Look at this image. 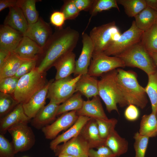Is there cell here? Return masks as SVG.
Returning a JSON list of instances; mask_svg holds the SVG:
<instances>
[{"label":"cell","instance_id":"obj_46","mask_svg":"<svg viewBox=\"0 0 157 157\" xmlns=\"http://www.w3.org/2000/svg\"><path fill=\"white\" fill-rule=\"evenodd\" d=\"M94 0H73L76 7L79 12L89 11Z\"/></svg>","mask_w":157,"mask_h":157},{"label":"cell","instance_id":"obj_47","mask_svg":"<svg viewBox=\"0 0 157 157\" xmlns=\"http://www.w3.org/2000/svg\"><path fill=\"white\" fill-rule=\"evenodd\" d=\"M17 0H0V11L5 8H10L17 5Z\"/></svg>","mask_w":157,"mask_h":157},{"label":"cell","instance_id":"obj_25","mask_svg":"<svg viewBox=\"0 0 157 157\" xmlns=\"http://www.w3.org/2000/svg\"><path fill=\"white\" fill-rule=\"evenodd\" d=\"M99 80L88 73L81 75L76 87V92H80L88 99L99 96Z\"/></svg>","mask_w":157,"mask_h":157},{"label":"cell","instance_id":"obj_43","mask_svg":"<svg viewBox=\"0 0 157 157\" xmlns=\"http://www.w3.org/2000/svg\"><path fill=\"white\" fill-rule=\"evenodd\" d=\"M88 157H117L106 146L104 145L97 148V150H89Z\"/></svg>","mask_w":157,"mask_h":157},{"label":"cell","instance_id":"obj_9","mask_svg":"<svg viewBox=\"0 0 157 157\" xmlns=\"http://www.w3.org/2000/svg\"><path fill=\"white\" fill-rule=\"evenodd\" d=\"M126 67L119 57L108 56L103 53H93L88 74L94 77L101 76L105 73Z\"/></svg>","mask_w":157,"mask_h":157},{"label":"cell","instance_id":"obj_33","mask_svg":"<svg viewBox=\"0 0 157 157\" xmlns=\"http://www.w3.org/2000/svg\"><path fill=\"white\" fill-rule=\"evenodd\" d=\"M148 82L144 88L151 104L152 112L157 111V70L148 75Z\"/></svg>","mask_w":157,"mask_h":157},{"label":"cell","instance_id":"obj_6","mask_svg":"<svg viewBox=\"0 0 157 157\" xmlns=\"http://www.w3.org/2000/svg\"><path fill=\"white\" fill-rule=\"evenodd\" d=\"M121 35L115 21L94 27L89 35L94 47L93 53H103L112 43L117 40Z\"/></svg>","mask_w":157,"mask_h":157},{"label":"cell","instance_id":"obj_32","mask_svg":"<svg viewBox=\"0 0 157 157\" xmlns=\"http://www.w3.org/2000/svg\"><path fill=\"white\" fill-rule=\"evenodd\" d=\"M117 4L122 6L129 17H134L147 6L145 0H116Z\"/></svg>","mask_w":157,"mask_h":157},{"label":"cell","instance_id":"obj_51","mask_svg":"<svg viewBox=\"0 0 157 157\" xmlns=\"http://www.w3.org/2000/svg\"><path fill=\"white\" fill-rule=\"evenodd\" d=\"M58 157H76L73 156L68 154H62L59 156Z\"/></svg>","mask_w":157,"mask_h":157},{"label":"cell","instance_id":"obj_44","mask_svg":"<svg viewBox=\"0 0 157 157\" xmlns=\"http://www.w3.org/2000/svg\"><path fill=\"white\" fill-rule=\"evenodd\" d=\"M50 19L51 24L58 28H63L66 20L64 15L60 11L53 12L51 15Z\"/></svg>","mask_w":157,"mask_h":157},{"label":"cell","instance_id":"obj_30","mask_svg":"<svg viewBox=\"0 0 157 157\" xmlns=\"http://www.w3.org/2000/svg\"><path fill=\"white\" fill-rule=\"evenodd\" d=\"M41 0H17V6L21 10L28 24L36 22L39 18L36 3Z\"/></svg>","mask_w":157,"mask_h":157},{"label":"cell","instance_id":"obj_24","mask_svg":"<svg viewBox=\"0 0 157 157\" xmlns=\"http://www.w3.org/2000/svg\"><path fill=\"white\" fill-rule=\"evenodd\" d=\"M3 24L21 32L24 35L29 24L21 10L16 5L9 8Z\"/></svg>","mask_w":157,"mask_h":157},{"label":"cell","instance_id":"obj_14","mask_svg":"<svg viewBox=\"0 0 157 157\" xmlns=\"http://www.w3.org/2000/svg\"><path fill=\"white\" fill-rule=\"evenodd\" d=\"M82 37V48L81 54L76 61L74 74L76 76L88 73L94 51L93 44L89 35L83 33Z\"/></svg>","mask_w":157,"mask_h":157},{"label":"cell","instance_id":"obj_16","mask_svg":"<svg viewBox=\"0 0 157 157\" xmlns=\"http://www.w3.org/2000/svg\"><path fill=\"white\" fill-rule=\"evenodd\" d=\"M24 36L22 33L8 26L1 25L0 48L13 52Z\"/></svg>","mask_w":157,"mask_h":157},{"label":"cell","instance_id":"obj_35","mask_svg":"<svg viewBox=\"0 0 157 157\" xmlns=\"http://www.w3.org/2000/svg\"><path fill=\"white\" fill-rule=\"evenodd\" d=\"M95 119L101 137L106 140L111 132L115 129L117 120L115 118Z\"/></svg>","mask_w":157,"mask_h":157},{"label":"cell","instance_id":"obj_11","mask_svg":"<svg viewBox=\"0 0 157 157\" xmlns=\"http://www.w3.org/2000/svg\"><path fill=\"white\" fill-rule=\"evenodd\" d=\"M90 148L86 142L79 134L61 145L53 151L56 156L70 154L76 157H88Z\"/></svg>","mask_w":157,"mask_h":157},{"label":"cell","instance_id":"obj_29","mask_svg":"<svg viewBox=\"0 0 157 157\" xmlns=\"http://www.w3.org/2000/svg\"><path fill=\"white\" fill-rule=\"evenodd\" d=\"M139 133L149 138L155 137L157 135V119L156 113L152 112L149 115L142 116Z\"/></svg>","mask_w":157,"mask_h":157},{"label":"cell","instance_id":"obj_7","mask_svg":"<svg viewBox=\"0 0 157 157\" xmlns=\"http://www.w3.org/2000/svg\"><path fill=\"white\" fill-rule=\"evenodd\" d=\"M81 75L53 80L49 87L47 98L58 104L63 103L76 92V83Z\"/></svg>","mask_w":157,"mask_h":157},{"label":"cell","instance_id":"obj_8","mask_svg":"<svg viewBox=\"0 0 157 157\" xmlns=\"http://www.w3.org/2000/svg\"><path fill=\"white\" fill-rule=\"evenodd\" d=\"M144 31L136 26L134 20L130 28L122 34L118 39L112 43L103 52L115 56L140 42Z\"/></svg>","mask_w":157,"mask_h":157},{"label":"cell","instance_id":"obj_27","mask_svg":"<svg viewBox=\"0 0 157 157\" xmlns=\"http://www.w3.org/2000/svg\"><path fill=\"white\" fill-rule=\"evenodd\" d=\"M134 17L137 27L144 31L157 23V12L147 6Z\"/></svg>","mask_w":157,"mask_h":157},{"label":"cell","instance_id":"obj_52","mask_svg":"<svg viewBox=\"0 0 157 157\" xmlns=\"http://www.w3.org/2000/svg\"><path fill=\"white\" fill-rule=\"evenodd\" d=\"M156 118H157V111L156 113Z\"/></svg>","mask_w":157,"mask_h":157},{"label":"cell","instance_id":"obj_48","mask_svg":"<svg viewBox=\"0 0 157 157\" xmlns=\"http://www.w3.org/2000/svg\"><path fill=\"white\" fill-rule=\"evenodd\" d=\"M11 52L7 49L0 48V67L7 61Z\"/></svg>","mask_w":157,"mask_h":157},{"label":"cell","instance_id":"obj_1","mask_svg":"<svg viewBox=\"0 0 157 157\" xmlns=\"http://www.w3.org/2000/svg\"><path fill=\"white\" fill-rule=\"evenodd\" d=\"M78 31L70 27L58 28L53 33L42 48L36 67L40 72H45L65 54L72 51L78 41Z\"/></svg>","mask_w":157,"mask_h":157},{"label":"cell","instance_id":"obj_5","mask_svg":"<svg viewBox=\"0 0 157 157\" xmlns=\"http://www.w3.org/2000/svg\"><path fill=\"white\" fill-rule=\"evenodd\" d=\"M115 56L122 60L125 67L138 68L147 75L157 70L151 57L140 42Z\"/></svg>","mask_w":157,"mask_h":157},{"label":"cell","instance_id":"obj_15","mask_svg":"<svg viewBox=\"0 0 157 157\" xmlns=\"http://www.w3.org/2000/svg\"><path fill=\"white\" fill-rule=\"evenodd\" d=\"M53 80L48 82L43 88L33 95L27 102L22 104L25 114L30 119L35 117L45 106L49 87Z\"/></svg>","mask_w":157,"mask_h":157},{"label":"cell","instance_id":"obj_34","mask_svg":"<svg viewBox=\"0 0 157 157\" xmlns=\"http://www.w3.org/2000/svg\"><path fill=\"white\" fill-rule=\"evenodd\" d=\"M83 101L82 94L80 92H77L59 105L57 115L69 111L78 110L81 108Z\"/></svg>","mask_w":157,"mask_h":157},{"label":"cell","instance_id":"obj_2","mask_svg":"<svg viewBox=\"0 0 157 157\" xmlns=\"http://www.w3.org/2000/svg\"><path fill=\"white\" fill-rule=\"evenodd\" d=\"M117 69V85L127 105L133 104L144 108L148 100L145 88L139 84L136 73L120 68Z\"/></svg>","mask_w":157,"mask_h":157},{"label":"cell","instance_id":"obj_41","mask_svg":"<svg viewBox=\"0 0 157 157\" xmlns=\"http://www.w3.org/2000/svg\"><path fill=\"white\" fill-rule=\"evenodd\" d=\"M15 154L12 142L3 134H0V157H14Z\"/></svg>","mask_w":157,"mask_h":157},{"label":"cell","instance_id":"obj_40","mask_svg":"<svg viewBox=\"0 0 157 157\" xmlns=\"http://www.w3.org/2000/svg\"><path fill=\"white\" fill-rule=\"evenodd\" d=\"M60 11L64 15L66 20L75 19L78 16L80 13L73 0L64 1Z\"/></svg>","mask_w":157,"mask_h":157},{"label":"cell","instance_id":"obj_13","mask_svg":"<svg viewBox=\"0 0 157 157\" xmlns=\"http://www.w3.org/2000/svg\"><path fill=\"white\" fill-rule=\"evenodd\" d=\"M53 33L50 25L40 17L35 22L28 24L24 36L35 41L42 48Z\"/></svg>","mask_w":157,"mask_h":157},{"label":"cell","instance_id":"obj_3","mask_svg":"<svg viewBox=\"0 0 157 157\" xmlns=\"http://www.w3.org/2000/svg\"><path fill=\"white\" fill-rule=\"evenodd\" d=\"M117 69L102 75L98 82L99 96L104 102L108 112L119 113L117 105L121 107L127 105L117 82Z\"/></svg>","mask_w":157,"mask_h":157},{"label":"cell","instance_id":"obj_31","mask_svg":"<svg viewBox=\"0 0 157 157\" xmlns=\"http://www.w3.org/2000/svg\"><path fill=\"white\" fill-rule=\"evenodd\" d=\"M140 42L149 53H157V23L144 31Z\"/></svg>","mask_w":157,"mask_h":157},{"label":"cell","instance_id":"obj_20","mask_svg":"<svg viewBox=\"0 0 157 157\" xmlns=\"http://www.w3.org/2000/svg\"><path fill=\"white\" fill-rule=\"evenodd\" d=\"M42 52V48L36 42L24 36L13 51L20 58L27 60H38Z\"/></svg>","mask_w":157,"mask_h":157},{"label":"cell","instance_id":"obj_12","mask_svg":"<svg viewBox=\"0 0 157 157\" xmlns=\"http://www.w3.org/2000/svg\"><path fill=\"white\" fill-rule=\"evenodd\" d=\"M78 116L75 110L62 114L52 124L42 129L45 138L48 139H54L60 132L72 126L76 122Z\"/></svg>","mask_w":157,"mask_h":157},{"label":"cell","instance_id":"obj_19","mask_svg":"<svg viewBox=\"0 0 157 157\" xmlns=\"http://www.w3.org/2000/svg\"><path fill=\"white\" fill-rule=\"evenodd\" d=\"M76 113L78 116H85L94 119H108L99 96L93 97L91 100L84 101L81 108L76 111Z\"/></svg>","mask_w":157,"mask_h":157},{"label":"cell","instance_id":"obj_42","mask_svg":"<svg viewBox=\"0 0 157 157\" xmlns=\"http://www.w3.org/2000/svg\"><path fill=\"white\" fill-rule=\"evenodd\" d=\"M37 60H27L21 65L15 76L20 78L31 72L36 67Z\"/></svg>","mask_w":157,"mask_h":157},{"label":"cell","instance_id":"obj_10","mask_svg":"<svg viewBox=\"0 0 157 157\" xmlns=\"http://www.w3.org/2000/svg\"><path fill=\"white\" fill-rule=\"evenodd\" d=\"M8 131L12 136L15 154L29 150L35 143L34 133L28 123L18 124L10 128Z\"/></svg>","mask_w":157,"mask_h":157},{"label":"cell","instance_id":"obj_49","mask_svg":"<svg viewBox=\"0 0 157 157\" xmlns=\"http://www.w3.org/2000/svg\"><path fill=\"white\" fill-rule=\"evenodd\" d=\"M147 6L157 12V0H145Z\"/></svg>","mask_w":157,"mask_h":157},{"label":"cell","instance_id":"obj_18","mask_svg":"<svg viewBox=\"0 0 157 157\" xmlns=\"http://www.w3.org/2000/svg\"><path fill=\"white\" fill-rule=\"evenodd\" d=\"M30 119L25 114L22 104H19L12 111L1 118L0 134L3 135L9 129L18 124L28 123Z\"/></svg>","mask_w":157,"mask_h":157},{"label":"cell","instance_id":"obj_38","mask_svg":"<svg viewBox=\"0 0 157 157\" xmlns=\"http://www.w3.org/2000/svg\"><path fill=\"white\" fill-rule=\"evenodd\" d=\"M134 138L135 139L134 147L135 153V157H144L149 138L141 135L137 132L135 134Z\"/></svg>","mask_w":157,"mask_h":157},{"label":"cell","instance_id":"obj_26","mask_svg":"<svg viewBox=\"0 0 157 157\" xmlns=\"http://www.w3.org/2000/svg\"><path fill=\"white\" fill-rule=\"evenodd\" d=\"M105 145L117 157L126 153L128 148L127 140L121 137L115 129L111 132L106 139Z\"/></svg>","mask_w":157,"mask_h":157},{"label":"cell","instance_id":"obj_22","mask_svg":"<svg viewBox=\"0 0 157 157\" xmlns=\"http://www.w3.org/2000/svg\"><path fill=\"white\" fill-rule=\"evenodd\" d=\"M91 118L79 116L75 123L65 132L53 139L50 143V148L54 151L61 143H65L78 135L82 129Z\"/></svg>","mask_w":157,"mask_h":157},{"label":"cell","instance_id":"obj_17","mask_svg":"<svg viewBox=\"0 0 157 157\" xmlns=\"http://www.w3.org/2000/svg\"><path fill=\"white\" fill-rule=\"evenodd\" d=\"M88 144L90 149L105 145V140L100 137L95 120L91 118L84 126L79 134Z\"/></svg>","mask_w":157,"mask_h":157},{"label":"cell","instance_id":"obj_21","mask_svg":"<svg viewBox=\"0 0 157 157\" xmlns=\"http://www.w3.org/2000/svg\"><path fill=\"white\" fill-rule=\"evenodd\" d=\"M76 55L72 51L63 56L54 64L56 71L55 80L67 77L74 74L76 66Z\"/></svg>","mask_w":157,"mask_h":157},{"label":"cell","instance_id":"obj_28","mask_svg":"<svg viewBox=\"0 0 157 157\" xmlns=\"http://www.w3.org/2000/svg\"><path fill=\"white\" fill-rule=\"evenodd\" d=\"M22 58L13 52L7 61L0 67V79L14 76L22 63L27 60Z\"/></svg>","mask_w":157,"mask_h":157},{"label":"cell","instance_id":"obj_37","mask_svg":"<svg viewBox=\"0 0 157 157\" xmlns=\"http://www.w3.org/2000/svg\"><path fill=\"white\" fill-rule=\"evenodd\" d=\"M19 103L10 94L0 92V117L2 118L10 113Z\"/></svg>","mask_w":157,"mask_h":157},{"label":"cell","instance_id":"obj_4","mask_svg":"<svg viewBox=\"0 0 157 157\" xmlns=\"http://www.w3.org/2000/svg\"><path fill=\"white\" fill-rule=\"evenodd\" d=\"M45 72H40L36 67L29 73L20 78L13 97L19 103L23 104L47 84Z\"/></svg>","mask_w":157,"mask_h":157},{"label":"cell","instance_id":"obj_45","mask_svg":"<svg viewBox=\"0 0 157 157\" xmlns=\"http://www.w3.org/2000/svg\"><path fill=\"white\" fill-rule=\"evenodd\" d=\"M139 111L136 106L133 104H130L125 109L124 115L126 119L129 121H133L136 120L139 115Z\"/></svg>","mask_w":157,"mask_h":157},{"label":"cell","instance_id":"obj_39","mask_svg":"<svg viewBox=\"0 0 157 157\" xmlns=\"http://www.w3.org/2000/svg\"><path fill=\"white\" fill-rule=\"evenodd\" d=\"M19 79L14 76L0 79V92L10 94H13Z\"/></svg>","mask_w":157,"mask_h":157},{"label":"cell","instance_id":"obj_23","mask_svg":"<svg viewBox=\"0 0 157 157\" xmlns=\"http://www.w3.org/2000/svg\"><path fill=\"white\" fill-rule=\"evenodd\" d=\"M60 104L50 101L38 113L32 122V124L35 128L42 129L54 120Z\"/></svg>","mask_w":157,"mask_h":157},{"label":"cell","instance_id":"obj_36","mask_svg":"<svg viewBox=\"0 0 157 157\" xmlns=\"http://www.w3.org/2000/svg\"><path fill=\"white\" fill-rule=\"evenodd\" d=\"M115 8L119 11L116 0H94L89 10L91 17L101 11Z\"/></svg>","mask_w":157,"mask_h":157},{"label":"cell","instance_id":"obj_50","mask_svg":"<svg viewBox=\"0 0 157 157\" xmlns=\"http://www.w3.org/2000/svg\"><path fill=\"white\" fill-rule=\"evenodd\" d=\"M148 53L157 68V53Z\"/></svg>","mask_w":157,"mask_h":157}]
</instances>
